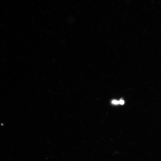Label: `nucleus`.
<instances>
[{"mask_svg":"<svg viewBox=\"0 0 161 161\" xmlns=\"http://www.w3.org/2000/svg\"><path fill=\"white\" fill-rule=\"evenodd\" d=\"M112 103L114 105H117V104H119V101L116 100H114L112 101Z\"/></svg>","mask_w":161,"mask_h":161,"instance_id":"obj_1","label":"nucleus"},{"mask_svg":"<svg viewBox=\"0 0 161 161\" xmlns=\"http://www.w3.org/2000/svg\"><path fill=\"white\" fill-rule=\"evenodd\" d=\"M119 104H121V105H123V104L125 103V102L124 100L120 99L119 101Z\"/></svg>","mask_w":161,"mask_h":161,"instance_id":"obj_2","label":"nucleus"}]
</instances>
